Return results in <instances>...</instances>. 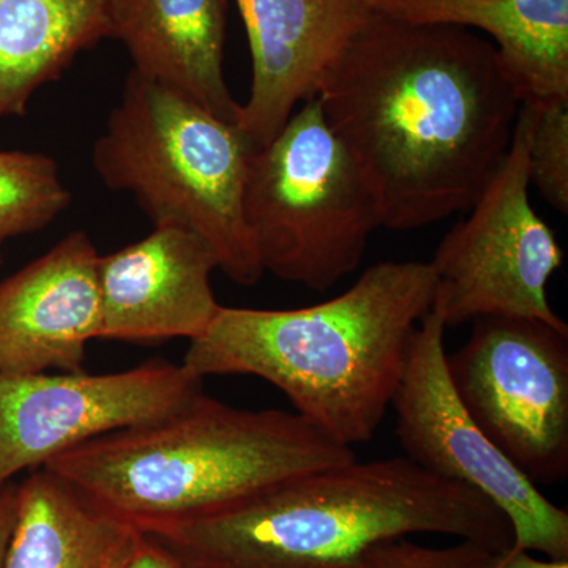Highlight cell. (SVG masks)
Instances as JSON below:
<instances>
[{"label":"cell","mask_w":568,"mask_h":568,"mask_svg":"<svg viewBox=\"0 0 568 568\" xmlns=\"http://www.w3.org/2000/svg\"><path fill=\"white\" fill-rule=\"evenodd\" d=\"M428 263L383 261L331 301L295 310L220 306L182 364L197 376L272 384L342 446L376 435L405 373L410 339L432 312Z\"/></svg>","instance_id":"obj_2"},{"label":"cell","mask_w":568,"mask_h":568,"mask_svg":"<svg viewBox=\"0 0 568 568\" xmlns=\"http://www.w3.org/2000/svg\"><path fill=\"white\" fill-rule=\"evenodd\" d=\"M204 392L189 366L152 358L108 373H0V489L89 440L171 416Z\"/></svg>","instance_id":"obj_10"},{"label":"cell","mask_w":568,"mask_h":568,"mask_svg":"<svg viewBox=\"0 0 568 568\" xmlns=\"http://www.w3.org/2000/svg\"><path fill=\"white\" fill-rule=\"evenodd\" d=\"M18 484L11 481L0 489V568H3L7 548L11 532H13L14 519H17Z\"/></svg>","instance_id":"obj_21"},{"label":"cell","mask_w":568,"mask_h":568,"mask_svg":"<svg viewBox=\"0 0 568 568\" xmlns=\"http://www.w3.org/2000/svg\"><path fill=\"white\" fill-rule=\"evenodd\" d=\"M108 20L133 71L237 123L241 103L224 80L226 0H108Z\"/></svg>","instance_id":"obj_14"},{"label":"cell","mask_w":568,"mask_h":568,"mask_svg":"<svg viewBox=\"0 0 568 568\" xmlns=\"http://www.w3.org/2000/svg\"><path fill=\"white\" fill-rule=\"evenodd\" d=\"M316 100L390 231L469 211L506 159L521 108L495 44L469 29L377 13Z\"/></svg>","instance_id":"obj_1"},{"label":"cell","mask_w":568,"mask_h":568,"mask_svg":"<svg viewBox=\"0 0 568 568\" xmlns=\"http://www.w3.org/2000/svg\"><path fill=\"white\" fill-rule=\"evenodd\" d=\"M254 151L237 123L130 70L92 166L108 189L132 193L153 226L196 234L227 278L253 286L264 275L244 215Z\"/></svg>","instance_id":"obj_5"},{"label":"cell","mask_w":568,"mask_h":568,"mask_svg":"<svg viewBox=\"0 0 568 568\" xmlns=\"http://www.w3.org/2000/svg\"><path fill=\"white\" fill-rule=\"evenodd\" d=\"M0 265H2V256H0Z\"/></svg>","instance_id":"obj_24"},{"label":"cell","mask_w":568,"mask_h":568,"mask_svg":"<svg viewBox=\"0 0 568 568\" xmlns=\"http://www.w3.org/2000/svg\"><path fill=\"white\" fill-rule=\"evenodd\" d=\"M536 111L529 144V181L556 211L568 213V103Z\"/></svg>","instance_id":"obj_19"},{"label":"cell","mask_w":568,"mask_h":568,"mask_svg":"<svg viewBox=\"0 0 568 568\" xmlns=\"http://www.w3.org/2000/svg\"><path fill=\"white\" fill-rule=\"evenodd\" d=\"M417 534L495 552L514 544L510 523L487 497L406 457L355 458L144 536L181 568H364L379 545Z\"/></svg>","instance_id":"obj_3"},{"label":"cell","mask_w":568,"mask_h":568,"mask_svg":"<svg viewBox=\"0 0 568 568\" xmlns=\"http://www.w3.org/2000/svg\"><path fill=\"white\" fill-rule=\"evenodd\" d=\"M108 37V0H0V121Z\"/></svg>","instance_id":"obj_17"},{"label":"cell","mask_w":568,"mask_h":568,"mask_svg":"<svg viewBox=\"0 0 568 568\" xmlns=\"http://www.w3.org/2000/svg\"><path fill=\"white\" fill-rule=\"evenodd\" d=\"M144 534L47 467L18 484L3 568H123Z\"/></svg>","instance_id":"obj_16"},{"label":"cell","mask_w":568,"mask_h":568,"mask_svg":"<svg viewBox=\"0 0 568 568\" xmlns=\"http://www.w3.org/2000/svg\"><path fill=\"white\" fill-rule=\"evenodd\" d=\"M377 14L418 26L478 29L495 40L521 106L568 103V0H368Z\"/></svg>","instance_id":"obj_15"},{"label":"cell","mask_w":568,"mask_h":568,"mask_svg":"<svg viewBox=\"0 0 568 568\" xmlns=\"http://www.w3.org/2000/svg\"><path fill=\"white\" fill-rule=\"evenodd\" d=\"M447 369L467 414L537 485L568 478V327L491 316L474 321Z\"/></svg>","instance_id":"obj_9"},{"label":"cell","mask_w":568,"mask_h":568,"mask_svg":"<svg viewBox=\"0 0 568 568\" xmlns=\"http://www.w3.org/2000/svg\"><path fill=\"white\" fill-rule=\"evenodd\" d=\"M534 119L532 108H519L506 159L428 263L436 280L432 310L447 328L491 316L568 327L548 298L566 253L530 204Z\"/></svg>","instance_id":"obj_7"},{"label":"cell","mask_w":568,"mask_h":568,"mask_svg":"<svg viewBox=\"0 0 568 568\" xmlns=\"http://www.w3.org/2000/svg\"><path fill=\"white\" fill-rule=\"evenodd\" d=\"M123 568H181V566L159 541L145 536L136 555Z\"/></svg>","instance_id":"obj_22"},{"label":"cell","mask_w":568,"mask_h":568,"mask_svg":"<svg viewBox=\"0 0 568 568\" xmlns=\"http://www.w3.org/2000/svg\"><path fill=\"white\" fill-rule=\"evenodd\" d=\"M71 203L58 163L39 152H0V245L37 233Z\"/></svg>","instance_id":"obj_18"},{"label":"cell","mask_w":568,"mask_h":568,"mask_svg":"<svg viewBox=\"0 0 568 568\" xmlns=\"http://www.w3.org/2000/svg\"><path fill=\"white\" fill-rule=\"evenodd\" d=\"M248 33L252 91L237 125L253 148L282 132L375 11L368 0H235Z\"/></svg>","instance_id":"obj_11"},{"label":"cell","mask_w":568,"mask_h":568,"mask_svg":"<svg viewBox=\"0 0 568 568\" xmlns=\"http://www.w3.org/2000/svg\"><path fill=\"white\" fill-rule=\"evenodd\" d=\"M495 555L474 541L435 548L398 538L373 549L364 568H488Z\"/></svg>","instance_id":"obj_20"},{"label":"cell","mask_w":568,"mask_h":568,"mask_svg":"<svg viewBox=\"0 0 568 568\" xmlns=\"http://www.w3.org/2000/svg\"><path fill=\"white\" fill-rule=\"evenodd\" d=\"M244 215L264 272L317 293L357 271L383 227L375 193L316 97L253 152Z\"/></svg>","instance_id":"obj_6"},{"label":"cell","mask_w":568,"mask_h":568,"mask_svg":"<svg viewBox=\"0 0 568 568\" xmlns=\"http://www.w3.org/2000/svg\"><path fill=\"white\" fill-rule=\"evenodd\" d=\"M488 568H568V559H537L530 551L506 549L496 552Z\"/></svg>","instance_id":"obj_23"},{"label":"cell","mask_w":568,"mask_h":568,"mask_svg":"<svg viewBox=\"0 0 568 568\" xmlns=\"http://www.w3.org/2000/svg\"><path fill=\"white\" fill-rule=\"evenodd\" d=\"M355 458L295 413L241 409L201 392L162 420L97 437L44 467L151 534Z\"/></svg>","instance_id":"obj_4"},{"label":"cell","mask_w":568,"mask_h":568,"mask_svg":"<svg viewBox=\"0 0 568 568\" xmlns=\"http://www.w3.org/2000/svg\"><path fill=\"white\" fill-rule=\"evenodd\" d=\"M99 257L73 231L0 283V373L84 372L89 342L102 335Z\"/></svg>","instance_id":"obj_13"},{"label":"cell","mask_w":568,"mask_h":568,"mask_svg":"<svg viewBox=\"0 0 568 568\" xmlns=\"http://www.w3.org/2000/svg\"><path fill=\"white\" fill-rule=\"evenodd\" d=\"M446 332L432 310L410 339L392 402L403 457L487 497L510 523V549L568 559L567 508L541 495L467 414L448 375Z\"/></svg>","instance_id":"obj_8"},{"label":"cell","mask_w":568,"mask_h":568,"mask_svg":"<svg viewBox=\"0 0 568 568\" xmlns=\"http://www.w3.org/2000/svg\"><path fill=\"white\" fill-rule=\"evenodd\" d=\"M216 268L203 239L178 226H153L141 241L100 256V339L200 338L222 306L212 287Z\"/></svg>","instance_id":"obj_12"}]
</instances>
